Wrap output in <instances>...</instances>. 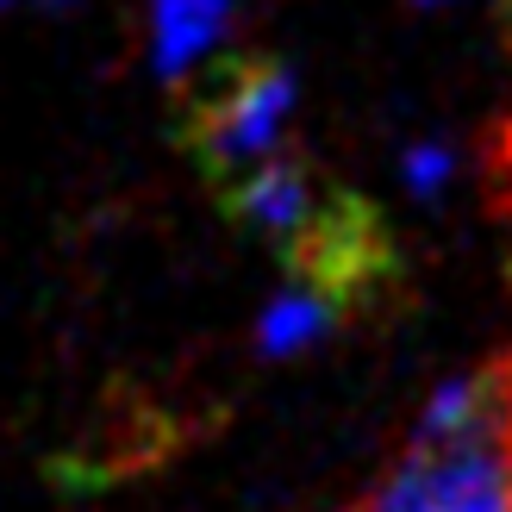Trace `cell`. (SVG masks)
<instances>
[{
    "label": "cell",
    "mask_w": 512,
    "mask_h": 512,
    "mask_svg": "<svg viewBox=\"0 0 512 512\" xmlns=\"http://www.w3.org/2000/svg\"><path fill=\"white\" fill-rule=\"evenodd\" d=\"M425 7H438V0H425Z\"/></svg>",
    "instance_id": "cell-8"
},
{
    "label": "cell",
    "mask_w": 512,
    "mask_h": 512,
    "mask_svg": "<svg viewBox=\"0 0 512 512\" xmlns=\"http://www.w3.org/2000/svg\"><path fill=\"white\" fill-rule=\"evenodd\" d=\"M232 7L238 0H150V69L163 82H182L232 32Z\"/></svg>",
    "instance_id": "cell-3"
},
{
    "label": "cell",
    "mask_w": 512,
    "mask_h": 512,
    "mask_svg": "<svg viewBox=\"0 0 512 512\" xmlns=\"http://www.w3.org/2000/svg\"><path fill=\"white\" fill-rule=\"evenodd\" d=\"M325 200L319 188V175L306 169L300 157H269L263 163H250L244 175H232L225 182V213H232L238 225H250V232H263L275 244H288L306 219H313V207Z\"/></svg>",
    "instance_id": "cell-2"
},
{
    "label": "cell",
    "mask_w": 512,
    "mask_h": 512,
    "mask_svg": "<svg viewBox=\"0 0 512 512\" xmlns=\"http://www.w3.org/2000/svg\"><path fill=\"white\" fill-rule=\"evenodd\" d=\"M400 169H406V188L431 200V194L450 182V150H444V144H413V150L400 157Z\"/></svg>",
    "instance_id": "cell-5"
},
{
    "label": "cell",
    "mask_w": 512,
    "mask_h": 512,
    "mask_svg": "<svg viewBox=\"0 0 512 512\" xmlns=\"http://www.w3.org/2000/svg\"><path fill=\"white\" fill-rule=\"evenodd\" d=\"M500 25H506V44H512V0H500Z\"/></svg>",
    "instance_id": "cell-6"
},
{
    "label": "cell",
    "mask_w": 512,
    "mask_h": 512,
    "mask_svg": "<svg viewBox=\"0 0 512 512\" xmlns=\"http://www.w3.org/2000/svg\"><path fill=\"white\" fill-rule=\"evenodd\" d=\"M338 325H344L338 306L319 300L313 288H300V281H288V288L263 306V319H256V350L263 356H300L306 344L331 338Z\"/></svg>",
    "instance_id": "cell-4"
},
{
    "label": "cell",
    "mask_w": 512,
    "mask_h": 512,
    "mask_svg": "<svg viewBox=\"0 0 512 512\" xmlns=\"http://www.w3.org/2000/svg\"><path fill=\"white\" fill-rule=\"evenodd\" d=\"M294 113V69L281 57H225L213 63L182 100V144L213 188H225L250 163H263L281 144V125Z\"/></svg>",
    "instance_id": "cell-1"
},
{
    "label": "cell",
    "mask_w": 512,
    "mask_h": 512,
    "mask_svg": "<svg viewBox=\"0 0 512 512\" xmlns=\"http://www.w3.org/2000/svg\"><path fill=\"white\" fill-rule=\"evenodd\" d=\"M506 456H512V406H506Z\"/></svg>",
    "instance_id": "cell-7"
}]
</instances>
